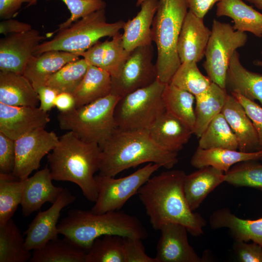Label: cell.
I'll list each match as a JSON object with an SVG mask.
<instances>
[{
	"label": "cell",
	"instance_id": "1",
	"mask_svg": "<svg viewBox=\"0 0 262 262\" xmlns=\"http://www.w3.org/2000/svg\"><path fill=\"white\" fill-rule=\"evenodd\" d=\"M186 174L181 170L164 171L149 179L139 189L138 195L152 228L160 230L164 224H181L192 235L203 233L205 219L192 211L185 196Z\"/></svg>",
	"mask_w": 262,
	"mask_h": 262
},
{
	"label": "cell",
	"instance_id": "2",
	"mask_svg": "<svg viewBox=\"0 0 262 262\" xmlns=\"http://www.w3.org/2000/svg\"><path fill=\"white\" fill-rule=\"evenodd\" d=\"M99 147V174L103 176L115 177L126 169L146 163L170 169L178 162V153L165 150L156 144L148 130L117 128Z\"/></svg>",
	"mask_w": 262,
	"mask_h": 262
},
{
	"label": "cell",
	"instance_id": "3",
	"mask_svg": "<svg viewBox=\"0 0 262 262\" xmlns=\"http://www.w3.org/2000/svg\"><path fill=\"white\" fill-rule=\"evenodd\" d=\"M100 155L98 143L84 141L68 131L47 156L52 180L76 184L85 197L95 202L98 194L94 174L99 171Z\"/></svg>",
	"mask_w": 262,
	"mask_h": 262
},
{
	"label": "cell",
	"instance_id": "4",
	"mask_svg": "<svg viewBox=\"0 0 262 262\" xmlns=\"http://www.w3.org/2000/svg\"><path fill=\"white\" fill-rule=\"evenodd\" d=\"M59 234L75 246L87 251L94 240L105 235L146 239L147 229L136 216L115 211L96 214L74 209L58 224Z\"/></svg>",
	"mask_w": 262,
	"mask_h": 262
},
{
	"label": "cell",
	"instance_id": "5",
	"mask_svg": "<svg viewBox=\"0 0 262 262\" xmlns=\"http://www.w3.org/2000/svg\"><path fill=\"white\" fill-rule=\"evenodd\" d=\"M188 9L186 0H159L151 31L157 50V80L164 84L170 82L181 64L177 43Z\"/></svg>",
	"mask_w": 262,
	"mask_h": 262
},
{
	"label": "cell",
	"instance_id": "6",
	"mask_svg": "<svg viewBox=\"0 0 262 262\" xmlns=\"http://www.w3.org/2000/svg\"><path fill=\"white\" fill-rule=\"evenodd\" d=\"M120 97L110 95L90 103L57 115L62 130L74 132L81 139L99 146L117 128L114 117L115 105Z\"/></svg>",
	"mask_w": 262,
	"mask_h": 262
},
{
	"label": "cell",
	"instance_id": "7",
	"mask_svg": "<svg viewBox=\"0 0 262 262\" xmlns=\"http://www.w3.org/2000/svg\"><path fill=\"white\" fill-rule=\"evenodd\" d=\"M125 22H107L105 9L98 10L82 17L69 26L58 30L49 41L40 43L34 55L57 50L80 54L104 37H113L123 29Z\"/></svg>",
	"mask_w": 262,
	"mask_h": 262
},
{
	"label": "cell",
	"instance_id": "8",
	"mask_svg": "<svg viewBox=\"0 0 262 262\" xmlns=\"http://www.w3.org/2000/svg\"><path fill=\"white\" fill-rule=\"evenodd\" d=\"M165 84L156 80L120 98L114 110L117 128L128 131L148 130L166 111L162 98Z\"/></svg>",
	"mask_w": 262,
	"mask_h": 262
},
{
	"label": "cell",
	"instance_id": "9",
	"mask_svg": "<svg viewBox=\"0 0 262 262\" xmlns=\"http://www.w3.org/2000/svg\"><path fill=\"white\" fill-rule=\"evenodd\" d=\"M247 40L246 33L235 30L229 23L213 19L203 64L212 82L226 88L227 74L232 55Z\"/></svg>",
	"mask_w": 262,
	"mask_h": 262
},
{
	"label": "cell",
	"instance_id": "10",
	"mask_svg": "<svg viewBox=\"0 0 262 262\" xmlns=\"http://www.w3.org/2000/svg\"><path fill=\"white\" fill-rule=\"evenodd\" d=\"M161 166L148 163L133 173L122 178L95 175L98 197L91 212L101 214L108 212L119 211L151 176Z\"/></svg>",
	"mask_w": 262,
	"mask_h": 262
},
{
	"label": "cell",
	"instance_id": "11",
	"mask_svg": "<svg viewBox=\"0 0 262 262\" xmlns=\"http://www.w3.org/2000/svg\"><path fill=\"white\" fill-rule=\"evenodd\" d=\"M152 44L141 46L131 51L116 78H112L111 94L120 98L157 80L155 65L152 63Z\"/></svg>",
	"mask_w": 262,
	"mask_h": 262
},
{
	"label": "cell",
	"instance_id": "12",
	"mask_svg": "<svg viewBox=\"0 0 262 262\" xmlns=\"http://www.w3.org/2000/svg\"><path fill=\"white\" fill-rule=\"evenodd\" d=\"M59 138L53 131L40 128L15 140L16 160L13 176L25 180L40 166L42 158L51 151Z\"/></svg>",
	"mask_w": 262,
	"mask_h": 262
},
{
	"label": "cell",
	"instance_id": "13",
	"mask_svg": "<svg viewBox=\"0 0 262 262\" xmlns=\"http://www.w3.org/2000/svg\"><path fill=\"white\" fill-rule=\"evenodd\" d=\"M46 39L34 29L9 34L0 39V70L23 74L36 48Z\"/></svg>",
	"mask_w": 262,
	"mask_h": 262
},
{
	"label": "cell",
	"instance_id": "14",
	"mask_svg": "<svg viewBox=\"0 0 262 262\" xmlns=\"http://www.w3.org/2000/svg\"><path fill=\"white\" fill-rule=\"evenodd\" d=\"M76 199L69 190L64 188L60 196L50 208L36 214L24 232L25 245L28 250L40 248L49 241L58 238L57 223L61 211Z\"/></svg>",
	"mask_w": 262,
	"mask_h": 262
},
{
	"label": "cell",
	"instance_id": "15",
	"mask_svg": "<svg viewBox=\"0 0 262 262\" xmlns=\"http://www.w3.org/2000/svg\"><path fill=\"white\" fill-rule=\"evenodd\" d=\"M49 121L48 113L39 107L0 103V132L15 140L35 130L45 128Z\"/></svg>",
	"mask_w": 262,
	"mask_h": 262
},
{
	"label": "cell",
	"instance_id": "16",
	"mask_svg": "<svg viewBox=\"0 0 262 262\" xmlns=\"http://www.w3.org/2000/svg\"><path fill=\"white\" fill-rule=\"evenodd\" d=\"M161 236L155 257L157 262H201L188 242L187 229L184 226L167 223L161 227Z\"/></svg>",
	"mask_w": 262,
	"mask_h": 262
},
{
	"label": "cell",
	"instance_id": "17",
	"mask_svg": "<svg viewBox=\"0 0 262 262\" xmlns=\"http://www.w3.org/2000/svg\"><path fill=\"white\" fill-rule=\"evenodd\" d=\"M211 33L199 17L188 10L184 19L177 43V51L181 63L199 62L204 56Z\"/></svg>",
	"mask_w": 262,
	"mask_h": 262
},
{
	"label": "cell",
	"instance_id": "18",
	"mask_svg": "<svg viewBox=\"0 0 262 262\" xmlns=\"http://www.w3.org/2000/svg\"><path fill=\"white\" fill-rule=\"evenodd\" d=\"M52 180L50 170L47 165L25 179L20 204L24 217L40 209L44 203L53 204L57 200L64 188L55 186Z\"/></svg>",
	"mask_w": 262,
	"mask_h": 262
},
{
	"label": "cell",
	"instance_id": "19",
	"mask_svg": "<svg viewBox=\"0 0 262 262\" xmlns=\"http://www.w3.org/2000/svg\"><path fill=\"white\" fill-rule=\"evenodd\" d=\"M130 52L124 48L122 34L118 32L111 40L98 41L80 56L83 57L89 65L102 69L109 73L112 78H116Z\"/></svg>",
	"mask_w": 262,
	"mask_h": 262
},
{
	"label": "cell",
	"instance_id": "20",
	"mask_svg": "<svg viewBox=\"0 0 262 262\" xmlns=\"http://www.w3.org/2000/svg\"><path fill=\"white\" fill-rule=\"evenodd\" d=\"M221 113L237 139L239 150H261L258 134L251 119L242 105L231 94H228Z\"/></svg>",
	"mask_w": 262,
	"mask_h": 262
},
{
	"label": "cell",
	"instance_id": "21",
	"mask_svg": "<svg viewBox=\"0 0 262 262\" xmlns=\"http://www.w3.org/2000/svg\"><path fill=\"white\" fill-rule=\"evenodd\" d=\"M158 2L159 0H145L140 5V10L136 16L125 22L122 39L128 51L151 44V28Z\"/></svg>",
	"mask_w": 262,
	"mask_h": 262
},
{
	"label": "cell",
	"instance_id": "22",
	"mask_svg": "<svg viewBox=\"0 0 262 262\" xmlns=\"http://www.w3.org/2000/svg\"><path fill=\"white\" fill-rule=\"evenodd\" d=\"M152 140L165 150L178 153L193 131L181 120L165 111L148 130Z\"/></svg>",
	"mask_w": 262,
	"mask_h": 262
},
{
	"label": "cell",
	"instance_id": "23",
	"mask_svg": "<svg viewBox=\"0 0 262 262\" xmlns=\"http://www.w3.org/2000/svg\"><path fill=\"white\" fill-rule=\"evenodd\" d=\"M209 222L213 229H228L234 241H252L262 246V218L244 219L232 213L229 209L222 208L211 214Z\"/></svg>",
	"mask_w": 262,
	"mask_h": 262
},
{
	"label": "cell",
	"instance_id": "24",
	"mask_svg": "<svg viewBox=\"0 0 262 262\" xmlns=\"http://www.w3.org/2000/svg\"><path fill=\"white\" fill-rule=\"evenodd\" d=\"M80 57L77 53L57 50L33 55L27 63L23 74L33 85L46 84L52 75Z\"/></svg>",
	"mask_w": 262,
	"mask_h": 262
},
{
	"label": "cell",
	"instance_id": "25",
	"mask_svg": "<svg viewBox=\"0 0 262 262\" xmlns=\"http://www.w3.org/2000/svg\"><path fill=\"white\" fill-rule=\"evenodd\" d=\"M224 181V172L210 166L186 174L183 189L191 210L198 208L207 196Z\"/></svg>",
	"mask_w": 262,
	"mask_h": 262
},
{
	"label": "cell",
	"instance_id": "26",
	"mask_svg": "<svg viewBox=\"0 0 262 262\" xmlns=\"http://www.w3.org/2000/svg\"><path fill=\"white\" fill-rule=\"evenodd\" d=\"M38 96L23 74L0 71V103L15 106L37 107Z\"/></svg>",
	"mask_w": 262,
	"mask_h": 262
},
{
	"label": "cell",
	"instance_id": "27",
	"mask_svg": "<svg viewBox=\"0 0 262 262\" xmlns=\"http://www.w3.org/2000/svg\"><path fill=\"white\" fill-rule=\"evenodd\" d=\"M262 106V75L250 71L241 64L236 50L231 59L226 77V87Z\"/></svg>",
	"mask_w": 262,
	"mask_h": 262
},
{
	"label": "cell",
	"instance_id": "28",
	"mask_svg": "<svg viewBox=\"0 0 262 262\" xmlns=\"http://www.w3.org/2000/svg\"><path fill=\"white\" fill-rule=\"evenodd\" d=\"M262 150L255 152H243L223 148L203 149L197 147L191 159V165L199 168L212 166L224 172L240 162L260 160Z\"/></svg>",
	"mask_w": 262,
	"mask_h": 262
},
{
	"label": "cell",
	"instance_id": "29",
	"mask_svg": "<svg viewBox=\"0 0 262 262\" xmlns=\"http://www.w3.org/2000/svg\"><path fill=\"white\" fill-rule=\"evenodd\" d=\"M216 15L232 19L235 30L262 37V14L242 0H220L217 3Z\"/></svg>",
	"mask_w": 262,
	"mask_h": 262
},
{
	"label": "cell",
	"instance_id": "30",
	"mask_svg": "<svg viewBox=\"0 0 262 262\" xmlns=\"http://www.w3.org/2000/svg\"><path fill=\"white\" fill-rule=\"evenodd\" d=\"M228 94L226 89L212 82L203 93L195 97V124L193 134L199 138L211 121L221 113Z\"/></svg>",
	"mask_w": 262,
	"mask_h": 262
},
{
	"label": "cell",
	"instance_id": "31",
	"mask_svg": "<svg viewBox=\"0 0 262 262\" xmlns=\"http://www.w3.org/2000/svg\"><path fill=\"white\" fill-rule=\"evenodd\" d=\"M111 88L110 74L98 67L89 65L83 79L73 94L75 107L85 105L110 95Z\"/></svg>",
	"mask_w": 262,
	"mask_h": 262
},
{
	"label": "cell",
	"instance_id": "32",
	"mask_svg": "<svg viewBox=\"0 0 262 262\" xmlns=\"http://www.w3.org/2000/svg\"><path fill=\"white\" fill-rule=\"evenodd\" d=\"M162 98L166 111L181 120L193 131L196 121L195 96L168 83L165 84Z\"/></svg>",
	"mask_w": 262,
	"mask_h": 262
},
{
	"label": "cell",
	"instance_id": "33",
	"mask_svg": "<svg viewBox=\"0 0 262 262\" xmlns=\"http://www.w3.org/2000/svg\"><path fill=\"white\" fill-rule=\"evenodd\" d=\"M32 255L12 219L0 227V262H26L30 261Z\"/></svg>",
	"mask_w": 262,
	"mask_h": 262
},
{
	"label": "cell",
	"instance_id": "34",
	"mask_svg": "<svg viewBox=\"0 0 262 262\" xmlns=\"http://www.w3.org/2000/svg\"><path fill=\"white\" fill-rule=\"evenodd\" d=\"M86 251L58 238L33 250L31 262H85Z\"/></svg>",
	"mask_w": 262,
	"mask_h": 262
},
{
	"label": "cell",
	"instance_id": "35",
	"mask_svg": "<svg viewBox=\"0 0 262 262\" xmlns=\"http://www.w3.org/2000/svg\"><path fill=\"white\" fill-rule=\"evenodd\" d=\"M198 147L238 149L237 139L223 115H217L199 138Z\"/></svg>",
	"mask_w": 262,
	"mask_h": 262
},
{
	"label": "cell",
	"instance_id": "36",
	"mask_svg": "<svg viewBox=\"0 0 262 262\" xmlns=\"http://www.w3.org/2000/svg\"><path fill=\"white\" fill-rule=\"evenodd\" d=\"M25 180L0 173V227L11 219L21 204Z\"/></svg>",
	"mask_w": 262,
	"mask_h": 262
},
{
	"label": "cell",
	"instance_id": "37",
	"mask_svg": "<svg viewBox=\"0 0 262 262\" xmlns=\"http://www.w3.org/2000/svg\"><path fill=\"white\" fill-rule=\"evenodd\" d=\"M88 66L83 58L71 62L52 75L46 84L59 93L67 92L74 94L83 79Z\"/></svg>",
	"mask_w": 262,
	"mask_h": 262
},
{
	"label": "cell",
	"instance_id": "38",
	"mask_svg": "<svg viewBox=\"0 0 262 262\" xmlns=\"http://www.w3.org/2000/svg\"><path fill=\"white\" fill-rule=\"evenodd\" d=\"M212 82L200 72L197 63L190 62L181 64L169 83L196 97L204 92Z\"/></svg>",
	"mask_w": 262,
	"mask_h": 262
},
{
	"label": "cell",
	"instance_id": "39",
	"mask_svg": "<svg viewBox=\"0 0 262 262\" xmlns=\"http://www.w3.org/2000/svg\"><path fill=\"white\" fill-rule=\"evenodd\" d=\"M123 237L105 235L96 239L87 251L85 262H124Z\"/></svg>",
	"mask_w": 262,
	"mask_h": 262
},
{
	"label": "cell",
	"instance_id": "40",
	"mask_svg": "<svg viewBox=\"0 0 262 262\" xmlns=\"http://www.w3.org/2000/svg\"><path fill=\"white\" fill-rule=\"evenodd\" d=\"M240 162L225 172V181L236 187H249L262 191V162Z\"/></svg>",
	"mask_w": 262,
	"mask_h": 262
},
{
	"label": "cell",
	"instance_id": "41",
	"mask_svg": "<svg viewBox=\"0 0 262 262\" xmlns=\"http://www.w3.org/2000/svg\"><path fill=\"white\" fill-rule=\"evenodd\" d=\"M38 0H33L27 7L35 4ZM69 10L71 16L65 22L58 25V30L68 27L73 22L94 12L105 9L104 0H61Z\"/></svg>",
	"mask_w": 262,
	"mask_h": 262
},
{
	"label": "cell",
	"instance_id": "42",
	"mask_svg": "<svg viewBox=\"0 0 262 262\" xmlns=\"http://www.w3.org/2000/svg\"><path fill=\"white\" fill-rule=\"evenodd\" d=\"M142 239L138 238L123 237L122 250L124 262H157L145 252Z\"/></svg>",
	"mask_w": 262,
	"mask_h": 262
},
{
	"label": "cell",
	"instance_id": "43",
	"mask_svg": "<svg viewBox=\"0 0 262 262\" xmlns=\"http://www.w3.org/2000/svg\"><path fill=\"white\" fill-rule=\"evenodd\" d=\"M15 160V140L0 132V173L12 174Z\"/></svg>",
	"mask_w": 262,
	"mask_h": 262
},
{
	"label": "cell",
	"instance_id": "44",
	"mask_svg": "<svg viewBox=\"0 0 262 262\" xmlns=\"http://www.w3.org/2000/svg\"><path fill=\"white\" fill-rule=\"evenodd\" d=\"M231 94L242 105L251 119L258 134L260 149L262 150V106L237 93Z\"/></svg>",
	"mask_w": 262,
	"mask_h": 262
},
{
	"label": "cell",
	"instance_id": "45",
	"mask_svg": "<svg viewBox=\"0 0 262 262\" xmlns=\"http://www.w3.org/2000/svg\"><path fill=\"white\" fill-rule=\"evenodd\" d=\"M233 248L241 262H262V246L255 243L234 241Z\"/></svg>",
	"mask_w": 262,
	"mask_h": 262
},
{
	"label": "cell",
	"instance_id": "46",
	"mask_svg": "<svg viewBox=\"0 0 262 262\" xmlns=\"http://www.w3.org/2000/svg\"><path fill=\"white\" fill-rule=\"evenodd\" d=\"M33 86L38 96L40 102L39 108L48 113L55 107V100L59 93L46 84Z\"/></svg>",
	"mask_w": 262,
	"mask_h": 262
},
{
	"label": "cell",
	"instance_id": "47",
	"mask_svg": "<svg viewBox=\"0 0 262 262\" xmlns=\"http://www.w3.org/2000/svg\"><path fill=\"white\" fill-rule=\"evenodd\" d=\"M32 29L30 24L12 18L3 19L0 22V33L5 35L26 32Z\"/></svg>",
	"mask_w": 262,
	"mask_h": 262
},
{
	"label": "cell",
	"instance_id": "48",
	"mask_svg": "<svg viewBox=\"0 0 262 262\" xmlns=\"http://www.w3.org/2000/svg\"><path fill=\"white\" fill-rule=\"evenodd\" d=\"M33 0H0V18H11L25 2L29 4Z\"/></svg>",
	"mask_w": 262,
	"mask_h": 262
},
{
	"label": "cell",
	"instance_id": "49",
	"mask_svg": "<svg viewBox=\"0 0 262 262\" xmlns=\"http://www.w3.org/2000/svg\"><path fill=\"white\" fill-rule=\"evenodd\" d=\"M220 0H186L189 10L203 18L213 5Z\"/></svg>",
	"mask_w": 262,
	"mask_h": 262
},
{
	"label": "cell",
	"instance_id": "50",
	"mask_svg": "<svg viewBox=\"0 0 262 262\" xmlns=\"http://www.w3.org/2000/svg\"><path fill=\"white\" fill-rule=\"evenodd\" d=\"M55 107L59 112H68L76 107V101L73 94L62 92L59 93L55 100Z\"/></svg>",
	"mask_w": 262,
	"mask_h": 262
},
{
	"label": "cell",
	"instance_id": "51",
	"mask_svg": "<svg viewBox=\"0 0 262 262\" xmlns=\"http://www.w3.org/2000/svg\"><path fill=\"white\" fill-rule=\"evenodd\" d=\"M253 4L259 9L262 10V0H246Z\"/></svg>",
	"mask_w": 262,
	"mask_h": 262
},
{
	"label": "cell",
	"instance_id": "52",
	"mask_svg": "<svg viewBox=\"0 0 262 262\" xmlns=\"http://www.w3.org/2000/svg\"><path fill=\"white\" fill-rule=\"evenodd\" d=\"M253 64L255 66L262 68V60H255L253 62Z\"/></svg>",
	"mask_w": 262,
	"mask_h": 262
},
{
	"label": "cell",
	"instance_id": "53",
	"mask_svg": "<svg viewBox=\"0 0 262 262\" xmlns=\"http://www.w3.org/2000/svg\"><path fill=\"white\" fill-rule=\"evenodd\" d=\"M145 0H137L136 6H140L141 3L145 1Z\"/></svg>",
	"mask_w": 262,
	"mask_h": 262
},
{
	"label": "cell",
	"instance_id": "54",
	"mask_svg": "<svg viewBox=\"0 0 262 262\" xmlns=\"http://www.w3.org/2000/svg\"><path fill=\"white\" fill-rule=\"evenodd\" d=\"M260 160H261V162H262V157L260 159Z\"/></svg>",
	"mask_w": 262,
	"mask_h": 262
},
{
	"label": "cell",
	"instance_id": "55",
	"mask_svg": "<svg viewBox=\"0 0 262 262\" xmlns=\"http://www.w3.org/2000/svg\"></svg>",
	"mask_w": 262,
	"mask_h": 262
}]
</instances>
